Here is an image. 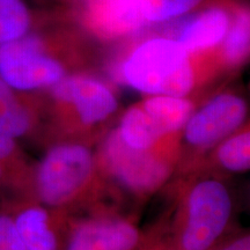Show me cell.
Masks as SVG:
<instances>
[{
	"instance_id": "obj_16",
	"label": "cell",
	"mask_w": 250,
	"mask_h": 250,
	"mask_svg": "<svg viewBox=\"0 0 250 250\" xmlns=\"http://www.w3.org/2000/svg\"><path fill=\"white\" fill-rule=\"evenodd\" d=\"M34 18L24 0H0V46L33 31Z\"/></svg>"
},
{
	"instance_id": "obj_1",
	"label": "cell",
	"mask_w": 250,
	"mask_h": 250,
	"mask_svg": "<svg viewBox=\"0 0 250 250\" xmlns=\"http://www.w3.org/2000/svg\"><path fill=\"white\" fill-rule=\"evenodd\" d=\"M125 85L149 96L186 98L195 87L191 55L171 37H151L137 46L121 64Z\"/></svg>"
},
{
	"instance_id": "obj_13",
	"label": "cell",
	"mask_w": 250,
	"mask_h": 250,
	"mask_svg": "<svg viewBox=\"0 0 250 250\" xmlns=\"http://www.w3.org/2000/svg\"><path fill=\"white\" fill-rule=\"evenodd\" d=\"M18 93L0 78V134L12 139L24 136L33 125L29 109Z\"/></svg>"
},
{
	"instance_id": "obj_10",
	"label": "cell",
	"mask_w": 250,
	"mask_h": 250,
	"mask_svg": "<svg viewBox=\"0 0 250 250\" xmlns=\"http://www.w3.org/2000/svg\"><path fill=\"white\" fill-rule=\"evenodd\" d=\"M138 233L122 221L90 223L81 226L72 237L68 250H131Z\"/></svg>"
},
{
	"instance_id": "obj_5",
	"label": "cell",
	"mask_w": 250,
	"mask_h": 250,
	"mask_svg": "<svg viewBox=\"0 0 250 250\" xmlns=\"http://www.w3.org/2000/svg\"><path fill=\"white\" fill-rule=\"evenodd\" d=\"M104 156L114 174L125 186L133 190L146 191L160 186L168 169L161 160L148 149L133 148L114 131L105 140Z\"/></svg>"
},
{
	"instance_id": "obj_7",
	"label": "cell",
	"mask_w": 250,
	"mask_h": 250,
	"mask_svg": "<svg viewBox=\"0 0 250 250\" xmlns=\"http://www.w3.org/2000/svg\"><path fill=\"white\" fill-rule=\"evenodd\" d=\"M49 90L57 101L73 104L80 121L86 125L107 120L117 109V100L111 89L101 80L89 76L66 74Z\"/></svg>"
},
{
	"instance_id": "obj_15",
	"label": "cell",
	"mask_w": 250,
	"mask_h": 250,
	"mask_svg": "<svg viewBox=\"0 0 250 250\" xmlns=\"http://www.w3.org/2000/svg\"><path fill=\"white\" fill-rule=\"evenodd\" d=\"M117 131L127 145L138 149H149L162 137L142 105L125 112Z\"/></svg>"
},
{
	"instance_id": "obj_20",
	"label": "cell",
	"mask_w": 250,
	"mask_h": 250,
	"mask_svg": "<svg viewBox=\"0 0 250 250\" xmlns=\"http://www.w3.org/2000/svg\"><path fill=\"white\" fill-rule=\"evenodd\" d=\"M17 151L15 139L0 134V177L2 175V162L12 158Z\"/></svg>"
},
{
	"instance_id": "obj_21",
	"label": "cell",
	"mask_w": 250,
	"mask_h": 250,
	"mask_svg": "<svg viewBox=\"0 0 250 250\" xmlns=\"http://www.w3.org/2000/svg\"><path fill=\"white\" fill-rule=\"evenodd\" d=\"M223 250H250V239L249 236H245L233 242Z\"/></svg>"
},
{
	"instance_id": "obj_9",
	"label": "cell",
	"mask_w": 250,
	"mask_h": 250,
	"mask_svg": "<svg viewBox=\"0 0 250 250\" xmlns=\"http://www.w3.org/2000/svg\"><path fill=\"white\" fill-rule=\"evenodd\" d=\"M232 21V14L221 6L201 11L175 30L174 39L190 55L213 49L223 43Z\"/></svg>"
},
{
	"instance_id": "obj_2",
	"label": "cell",
	"mask_w": 250,
	"mask_h": 250,
	"mask_svg": "<svg viewBox=\"0 0 250 250\" xmlns=\"http://www.w3.org/2000/svg\"><path fill=\"white\" fill-rule=\"evenodd\" d=\"M65 76L64 64L40 34L30 31L0 46V78L19 93L49 89Z\"/></svg>"
},
{
	"instance_id": "obj_6",
	"label": "cell",
	"mask_w": 250,
	"mask_h": 250,
	"mask_svg": "<svg viewBox=\"0 0 250 250\" xmlns=\"http://www.w3.org/2000/svg\"><path fill=\"white\" fill-rule=\"evenodd\" d=\"M246 115L245 100L234 94H220L191 115L184 126L186 139L193 146L212 145L234 132Z\"/></svg>"
},
{
	"instance_id": "obj_8",
	"label": "cell",
	"mask_w": 250,
	"mask_h": 250,
	"mask_svg": "<svg viewBox=\"0 0 250 250\" xmlns=\"http://www.w3.org/2000/svg\"><path fill=\"white\" fill-rule=\"evenodd\" d=\"M83 19L94 35L105 41L133 35L146 23L138 0H83Z\"/></svg>"
},
{
	"instance_id": "obj_3",
	"label": "cell",
	"mask_w": 250,
	"mask_h": 250,
	"mask_svg": "<svg viewBox=\"0 0 250 250\" xmlns=\"http://www.w3.org/2000/svg\"><path fill=\"white\" fill-rule=\"evenodd\" d=\"M92 155L85 146L65 144L46 153L37 171V191L45 204H64L85 184Z\"/></svg>"
},
{
	"instance_id": "obj_14",
	"label": "cell",
	"mask_w": 250,
	"mask_h": 250,
	"mask_svg": "<svg viewBox=\"0 0 250 250\" xmlns=\"http://www.w3.org/2000/svg\"><path fill=\"white\" fill-rule=\"evenodd\" d=\"M221 46V58L228 67H237L249 57L250 14L249 8L241 7L232 15V21Z\"/></svg>"
},
{
	"instance_id": "obj_11",
	"label": "cell",
	"mask_w": 250,
	"mask_h": 250,
	"mask_svg": "<svg viewBox=\"0 0 250 250\" xmlns=\"http://www.w3.org/2000/svg\"><path fill=\"white\" fill-rule=\"evenodd\" d=\"M140 105L162 137L186 126L193 114L192 103L186 98L176 96H149Z\"/></svg>"
},
{
	"instance_id": "obj_12",
	"label": "cell",
	"mask_w": 250,
	"mask_h": 250,
	"mask_svg": "<svg viewBox=\"0 0 250 250\" xmlns=\"http://www.w3.org/2000/svg\"><path fill=\"white\" fill-rule=\"evenodd\" d=\"M15 228L24 250H56L57 241L50 229L48 214L40 208L21 212L14 220Z\"/></svg>"
},
{
	"instance_id": "obj_17",
	"label": "cell",
	"mask_w": 250,
	"mask_h": 250,
	"mask_svg": "<svg viewBox=\"0 0 250 250\" xmlns=\"http://www.w3.org/2000/svg\"><path fill=\"white\" fill-rule=\"evenodd\" d=\"M146 23H164L189 14L204 0H138Z\"/></svg>"
},
{
	"instance_id": "obj_4",
	"label": "cell",
	"mask_w": 250,
	"mask_h": 250,
	"mask_svg": "<svg viewBox=\"0 0 250 250\" xmlns=\"http://www.w3.org/2000/svg\"><path fill=\"white\" fill-rule=\"evenodd\" d=\"M230 198L217 181L197 184L189 198V217L183 234L186 250H206L226 227Z\"/></svg>"
},
{
	"instance_id": "obj_19",
	"label": "cell",
	"mask_w": 250,
	"mask_h": 250,
	"mask_svg": "<svg viewBox=\"0 0 250 250\" xmlns=\"http://www.w3.org/2000/svg\"><path fill=\"white\" fill-rule=\"evenodd\" d=\"M0 250H24L14 220L7 215H0Z\"/></svg>"
},
{
	"instance_id": "obj_18",
	"label": "cell",
	"mask_w": 250,
	"mask_h": 250,
	"mask_svg": "<svg viewBox=\"0 0 250 250\" xmlns=\"http://www.w3.org/2000/svg\"><path fill=\"white\" fill-rule=\"evenodd\" d=\"M218 158L228 170L245 171L250 168V133L245 131L230 137L219 147Z\"/></svg>"
}]
</instances>
